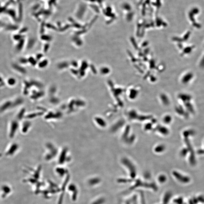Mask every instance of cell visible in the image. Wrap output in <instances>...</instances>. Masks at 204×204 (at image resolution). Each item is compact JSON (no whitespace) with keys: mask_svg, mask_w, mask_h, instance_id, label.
<instances>
[{"mask_svg":"<svg viewBox=\"0 0 204 204\" xmlns=\"http://www.w3.org/2000/svg\"><path fill=\"white\" fill-rule=\"evenodd\" d=\"M8 83L10 85H13L16 83V81L13 78H10L8 79Z\"/></svg>","mask_w":204,"mask_h":204,"instance_id":"obj_3","label":"cell"},{"mask_svg":"<svg viewBox=\"0 0 204 204\" xmlns=\"http://www.w3.org/2000/svg\"><path fill=\"white\" fill-rule=\"evenodd\" d=\"M20 62L23 64L25 63V62H26V61H25V59L24 58L21 59L20 60Z\"/></svg>","mask_w":204,"mask_h":204,"instance_id":"obj_5","label":"cell"},{"mask_svg":"<svg viewBox=\"0 0 204 204\" xmlns=\"http://www.w3.org/2000/svg\"><path fill=\"white\" fill-rule=\"evenodd\" d=\"M22 38V36L20 35H16L14 36V39L16 40H20Z\"/></svg>","mask_w":204,"mask_h":204,"instance_id":"obj_4","label":"cell"},{"mask_svg":"<svg viewBox=\"0 0 204 204\" xmlns=\"http://www.w3.org/2000/svg\"><path fill=\"white\" fill-rule=\"evenodd\" d=\"M13 67L15 69H16L17 70L20 72L22 73H25V70L24 68L21 67L18 65H14Z\"/></svg>","mask_w":204,"mask_h":204,"instance_id":"obj_1","label":"cell"},{"mask_svg":"<svg viewBox=\"0 0 204 204\" xmlns=\"http://www.w3.org/2000/svg\"><path fill=\"white\" fill-rule=\"evenodd\" d=\"M24 40L23 39H21L20 41V43L18 44L17 48L18 51L20 50L22 48L23 45H24Z\"/></svg>","mask_w":204,"mask_h":204,"instance_id":"obj_2","label":"cell"},{"mask_svg":"<svg viewBox=\"0 0 204 204\" xmlns=\"http://www.w3.org/2000/svg\"><path fill=\"white\" fill-rule=\"evenodd\" d=\"M2 79H1V78H0V82H1V81H2Z\"/></svg>","mask_w":204,"mask_h":204,"instance_id":"obj_6","label":"cell"}]
</instances>
